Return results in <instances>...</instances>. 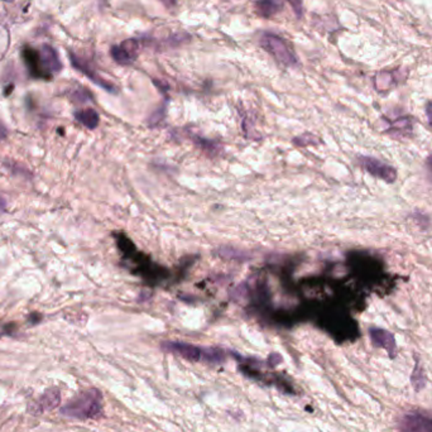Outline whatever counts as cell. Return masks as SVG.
I'll return each instance as SVG.
<instances>
[{
	"label": "cell",
	"mask_w": 432,
	"mask_h": 432,
	"mask_svg": "<svg viewBox=\"0 0 432 432\" xmlns=\"http://www.w3.org/2000/svg\"><path fill=\"white\" fill-rule=\"evenodd\" d=\"M61 402V392L57 388H51L46 391L37 402L29 406V412L32 415H41L45 411L55 410Z\"/></svg>",
	"instance_id": "obj_8"
},
{
	"label": "cell",
	"mask_w": 432,
	"mask_h": 432,
	"mask_svg": "<svg viewBox=\"0 0 432 432\" xmlns=\"http://www.w3.org/2000/svg\"><path fill=\"white\" fill-rule=\"evenodd\" d=\"M399 432H432V415L410 412L399 418Z\"/></svg>",
	"instance_id": "obj_5"
},
{
	"label": "cell",
	"mask_w": 432,
	"mask_h": 432,
	"mask_svg": "<svg viewBox=\"0 0 432 432\" xmlns=\"http://www.w3.org/2000/svg\"><path fill=\"white\" fill-rule=\"evenodd\" d=\"M23 56L34 78L51 79L52 75L61 71V61L51 46H42L38 51L26 48Z\"/></svg>",
	"instance_id": "obj_1"
},
{
	"label": "cell",
	"mask_w": 432,
	"mask_h": 432,
	"mask_svg": "<svg viewBox=\"0 0 432 432\" xmlns=\"http://www.w3.org/2000/svg\"><path fill=\"white\" fill-rule=\"evenodd\" d=\"M426 117H427V120H428V124H430V125H431V128H432V101H430V102H427Z\"/></svg>",
	"instance_id": "obj_16"
},
{
	"label": "cell",
	"mask_w": 432,
	"mask_h": 432,
	"mask_svg": "<svg viewBox=\"0 0 432 432\" xmlns=\"http://www.w3.org/2000/svg\"><path fill=\"white\" fill-rule=\"evenodd\" d=\"M426 169L427 174H428V177H430V180L432 181V154H430L426 159Z\"/></svg>",
	"instance_id": "obj_17"
},
{
	"label": "cell",
	"mask_w": 432,
	"mask_h": 432,
	"mask_svg": "<svg viewBox=\"0 0 432 432\" xmlns=\"http://www.w3.org/2000/svg\"><path fill=\"white\" fill-rule=\"evenodd\" d=\"M360 167L365 169L368 174L374 176L376 179L387 182V184H393L397 180V171L393 169L392 166H389L387 163L382 162L379 159L369 156H359L358 157Z\"/></svg>",
	"instance_id": "obj_4"
},
{
	"label": "cell",
	"mask_w": 432,
	"mask_h": 432,
	"mask_svg": "<svg viewBox=\"0 0 432 432\" xmlns=\"http://www.w3.org/2000/svg\"><path fill=\"white\" fill-rule=\"evenodd\" d=\"M371 339L372 342L378 347V348H383L388 354H389V357L393 358V357H396V352H397V348H396V340H394V337H393L391 332H387V330H383V329H371Z\"/></svg>",
	"instance_id": "obj_10"
},
{
	"label": "cell",
	"mask_w": 432,
	"mask_h": 432,
	"mask_svg": "<svg viewBox=\"0 0 432 432\" xmlns=\"http://www.w3.org/2000/svg\"><path fill=\"white\" fill-rule=\"evenodd\" d=\"M6 137V130L3 127V125H0V139H4Z\"/></svg>",
	"instance_id": "obj_18"
},
{
	"label": "cell",
	"mask_w": 432,
	"mask_h": 432,
	"mask_svg": "<svg viewBox=\"0 0 432 432\" xmlns=\"http://www.w3.org/2000/svg\"><path fill=\"white\" fill-rule=\"evenodd\" d=\"M162 348L169 353L177 354L182 358L191 362H199L204 359V349L199 348L189 342H163Z\"/></svg>",
	"instance_id": "obj_7"
},
{
	"label": "cell",
	"mask_w": 432,
	"mask_h": 432,
	"mask_svg": "<svg viewBox=\"0 0 432 432\" xmlns=\"http://www.w3.org/2000/svg\"><path fill=\"white\" fill-rule=\"evenodd\" d=\"M6 1H13V0H6Z\"/></svg>",
	"instance_id": "obj_19"
},
{
	"label": "cell",
	"mask_w": 432,
	"mask_h": 432,
	"mask_svg": "<svg viewBox=\"0 0 432 432\" xmlns=\"http://www.w3.org/2000/svg\"><path fill=\"white\" fill-rule=\"evenodd\" d=\"M70 58H71V62H73V68H78L79 71L84 73L85 76H88L93 83H95L96 85H99L102 89L110 91V93L115 91V88L112 86V84L107 83V80L102 79L100 75H98L95 70L91 68L88 62L84 61L83 58H80V57L73 55V53H70Z\"/></svg>",
	"instance_id": "obj_9"
},
{
	"label": "cell",
	"mask_w": 432,
	"mask_h": 432,
	"mask_svg": "<svg viewBox=\"0 0 432 432\" xmlns=\"http://www.w3.org/2000/svg\"><path fill=\"white\" fill-rule=\"evenodd\" d=\"M260 46L285 66H296L297 57L293 55L286 42L275 34L265 33L260 38Z\"/></svg>",
	"instance_id": "obj_3"
},
{
	"label": "cell",
	"mask_w": 432,
	"mask_h": 432,
	"mask_svg": "<svg viewBox=\"0 0 432 432\" xmlns=\"http://www.w3.org/2000/svg\"><path fill=\"white\" fill-rule=\"evenodd\" d=\"M278 0H257L255 1V11L259 17L270 18L280 11Z\"/></svg>",
	"instance_id": "obj_12"
},
{
	"label": "cell",
	"mask_w": 432,
	"mask_h": 432,
	"mask_svg": "<svg viewBox=\"0 0 432 432\" xmlns=\"http://www.w3.org/2000/svg\"><path fill=\"white\" fill-rule=\"evenodd\" d=\"M75 118L84 127H86L88 130H95L96 127L99 125V122H100L99 114L91 107L75 112Z\"/></svg>",
	"instance_id": "obj_11"
},
{
	"label": "cell",
	"mask_w": 432,
	"mask_h": 432,
	"mask_svg": "<svg viewBox=\"0 0 432 432\" xmlns=\"http://www.w3.org/2000/svg\"><path fill=\"white\" fill-rule=\"evenodd\" d=\"M225 355L219 349H204V359L210 363H221L224 362Z\"/></svg>",
	"instance_id": "obj_13"
},
{
	"label": "cell",
	"mask_w": 432,
	"mask_h": 432,
	"mask_svg": "<svg viewBox=\"0 0 432 432\" xmlns=\"http://www.w3.org/2000/svg\"><path fill=\"white\" fill-rule=\"evenodd\" d=\"M141 52V45L137 40H125L120 45L112 46L110 50L112 60L122 65V66H128L130 63L138 58V55Z\"/></svg>",
	"instance_id": "obj_6"
},
{
	"label": "cell",
	"mask_w": 432,
	"mask_h": 432,
	"mask_svg": "<svg viewBox=\"0 0 432 432\" xmlns=\"http://www.w3.org/2000/svg\"><path fill=\"white\" fill-rule=\"evenodd\" d=\"M61 412L62 415L80 420L96 418L101 413V393L98 389L80 393L78 397L62 407Z\"/></svg>",
	"instance_id": "obj_2"
},
{
	"label": "cell",
	"mask_w": 432,
	"mask_h": 432,
	"mask_svg": "<svg viewBox=\"0 0 432 432\" xmlns=\"http://www.w3.org/2000/svg\"><path fill=\"white\" fill-rule=\"evenodd\" d=\"M159 1H161L166 8H169V9H172V8L177 6V3H179V0H159Z\"/></svg>",
	"instance_id": "obj_15"
},
{
	"label": "cell",
	"mask_w": 432,
	"mask_h": 432,
	"mask_svg": "<svg viewBox=\"0 0 432 432\" xmlns=\"http://www.w3.org/2000/svg\"><path fill=\"white\" fill-rule=\"evenodd\" d=\"M297 17L302 16V0H288Z\"/></svg>",
	"instance_id": "obj_14"
}]
</instances>
